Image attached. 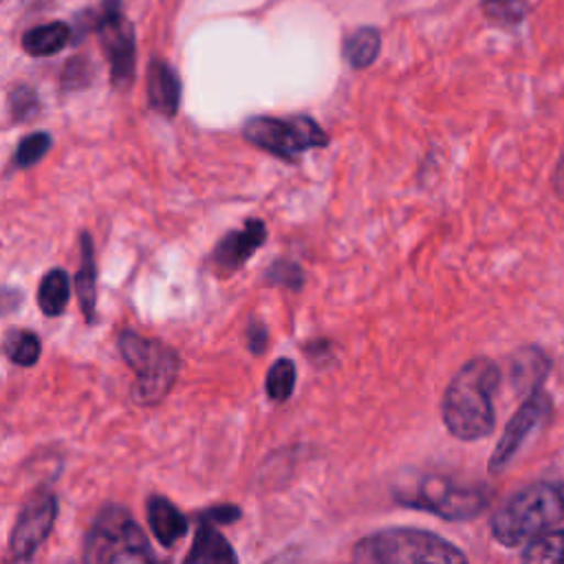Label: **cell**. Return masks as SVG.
Here are the masks:
<instances>
[{
	"label": "cell",
	"instance_id": "29",
	"mask_svg": "<svg viewBox=\"0 0 564 564\" xmlns=\"http://www.w3.org/2000/svg\"><path fill=\"white\" fill-rule=\"evenodd\" d=\"M247 342H250V351H252L254 355H261V353L265 351V346H267V329H265L258 320H254V322L250 324V329H247Z\"/></svg>",
	"mask_w": 564,
	"mask_h": 564
},
{
	"label": "cell",
	"instance_id": "13",
	"mask_svg": "<svg viewBox=\"0 0 564 564\" xmlns=\"http://www.w3.org/2000/svg\"><path fill=\"white\" fill-rule=\"evenodd\" d=\"M146 511H148V524L155 538L162 542V546L170 549L175 542H179L188 533V518L168 498L159 494L151 496Z\"/></svg>",
	"mask_w": 564,
	"mask_h": 564
},
{
	"label": "cell",
	"instance_id": "4",
	"mask_svg": "<svg viewBox=\"0 0 564 564\" xmlns=\"http://www.w3.org/2000/svg\"><path fill=\"white\" fill-rule=\"evenodd\" d=\"M120 351L126 364L135 371L133 399L137 406L159 403L177 381L179 355L159 340L144 338L135 331L120 335Z\"/></svg>",
	"mask_w": 564,
	"mask_h": 564
},
{
	"label": "cell",
	"instance_id": "22",
	"mask_svg": "<svg viewBox=\"0 0 564 564\" xmlns=\"http://www.w3.org/2000/svg\"><path fill=\"white\" fill-rule=\"evenodd\" d=\"M296 364L287 357L278 360L267 373V395L276 403H285L294 395Z\"/></svg>",
	"mask_w": 564,
	"mask_h": 564
},
{
	"label": "cell",
	"instance_id": "19",
	"mask_svg": "<svg viewBox=\"0 0 564 564\" xmlns=\"http://www.w3.org/2000/svg\"><path fill=\"white\" fill-rule=\"evenodd\" d=\"M69 296H71V283H69V274L63 269H52L38 289V305L43 309L45 316L56 318L63 316L67 305H69Z\"/></svg>",
	"mask_w": 564,
	"mask_h": 564
},
{
	"label": "cell",
	"instance_id": "1",
	"mask_svg": "<svg viewBox=\"0 0 564 564\" xmlns=\"http://www.w3.org/2000/svg\"><path fill=\"white\" fill-rule=\"evenodd\" d=\"M500 384L498 366L487 357L467 362L450 381L443 397V421L461 441H476L494 430V392Z\"/></svg>",
	"mask_w": 564,
	"mask_h": 564
},
{
	"label": "cell",
	"instance_id": "31",
	"mask_svg": "<svg viewBox=\"0 0 564 564\" xmlns=\"http://www.w3.org/2000/svg\"><path fill=\"white\" fill-rule=\"evenodd\" d=\"M553 190L555 195L564 201V151L560 155V162H557V168L553 173Z\"/></svg>",
	"mask_w": 564,
	"mask_h": 564
},
{
	"label": "cell",
	"instance_id": "8",
	"mask_svg": "<svg viewBox=\"0 0 564 564\" xmlns=\"http://www.w3.org/2000/svg\"><path fill=\"white\" fill-rule=\"evenodd\" d=\"M401 500L445 520H467L483 511L487 505V494L480 487H461L452 480L428 476L417 485V489H412L408 498L403 496Z\"/></svg>",
	"mask_w": 564,
	"mask_h": 564
},
{
	"label": "cell",
	"instance_id": "21",
	"mask_svg": "<svg viewBox=\"0 0 564 564\" xmlns=\"http://www.w3.org/2000/svg\"><path fill=\"white\" fill-rule=\"evenodd\" d=\"M41 351H43V344H41V338L36 333L19 331V329L8 331L5 353L10 355V360L14 364L30 368L41 360Z\"/></svg>",
	"mask_w": 564,
	"mask_h": 564
},
{
	"label": "cell",
	"instance_id": "14",
	"mask_svg": "<svg viewBox=\"0 0 564 564\" xmlns=\"http://www.w3.org/2000/svg\"><path fill=\"white\" fill-rule=\"evenodd\" d=\"M239 557L225 535L214 529V522L201 520V527L197 531L195 544L190 553L186 555L188 564H203V562H219V564H234Z\"/></svg>",
	"mask_w": 564,
	"mask_h": 564
},
{
	"label": "cell",
	"instance_id": "16",
	"mask_svg": "<svg viewBox=\"0 0 564 564\" xmlns=\"http://www.w3.org/2000/svg\"><path fill=\"white\" fill-rule=\"evenodd\" d=\"M549 373V360L538 349H524L513 355L511 362V381L513 388L522 395L538 390L542 379Z\"/></svg>",
	"mask_w": 564,
	"mask_h": 564
},
{
	"label": "cell",
	"instance_id": "20",
	"mask_svg": "<svg viewBox=\"0 0 564 564\" xmlns=\"http://www.w3.org/2000/svg\"><path fill=\"white\" fill-rule=\"evenodd\" d=\"M522 560L533 564H546V562L564 564V531L549 529L535 535L533 540H529L522 551Z\"/></svg>",
	"mask_w": 564,
	"mask_h": 564
},
{
	"label": "cell",
	"instance_id": "17",
	"mask_svg": "<svg viewBox=\"0 0 564 564\" xmlns=\"http://www.w3.org/2000/svg\"><path fill=\"white\" fill-rule=\"evenodd\" d=\"M71 34H74V30L65 23L41 25V27L30 30L23 36V47L34 58H47V56H54V54L63 52L69 45Z\"/></svg>",
	"mask_w": 564,
	"mask_h": 564
},
{
	"label": "cell",
	"instance_id": "2",
	"mask_svg": "<svg viewBox=\"0 0 564 564\" xmlns=\"http://www.w3.org/2000/svg\"><path fill=\"white\" fill-rule=\"evenodd\" d=\"M564 518V485L533 483L513 494L491 518V533L505 546H522Z\"/></svg>",
	"mask_w": 564,
	"mask_h": 564
},
{
	"label": "cell",
	"instance_id": "9",
	"mask_svg": "<svg viewBox=\"0 0 564 564\" xmlns=\"http://www.w3.org/2000/svg\"><path fill=\"white\" fill-rule=\"evenodd\" d=\"M58 518V498L54 494L34 496L21 511L16 527L10 538V555L12 562L30 560L38 546L49 538Z\"/></svg>",
	"mask_w": 564,
	"mask_h": 564
},
{
	"label": "cell",
	"instance_id": "5",
	"mask_svg": "<svg viewBox=\"0 0 564 564\" xmlns=\"http://www.w3.org/2000/svg\"><path fill=\"white\" fill-rule=\"evenodd\" d=\"M85 560L98 564H115V562H155L157 555L151 549L148 538L140 529V524L131 518V513L120 505H109L96 518L87 544Z\"/></svg>",
	"mask_w": 564,
	"mask_h": 564
},
{
	"label": "cell",
	"instance_id": "10",
	"mask_svg": "<svg viewBox=\"0 0 564 564\" xmlns=\"http://www.w3.org/2000/svg\"><path fill=\"white\" fill-rule=\"evenodd\" d=\"M551 397L542 390H533L524 403L520 406V410L511 417V421L507 423L502 439L498 441L491 458H489V472L498 474L502 472L511 458L516 456V452L520 450V445L527 441V436L538 430L542 423L549 421L551 417Z\"/></svg>",
	"mask_w": 564,
	"mask_h": 564
},
{
	"label": "cell",
	"instance_id": "26",
	"mask_svg": "<svg viewBox=\"0 0 564 564\" xmlns=\"http://www.w3.org/2000/svg\"><path fill=\"white\" fill-rule=\"evenodd\" d=\"M267 283L272 285H280L287 289H300L305 283V274L296 263H276L269 267L267 272Z\"/></svg>",
	"mask_w": 564,
	"mask_h": 564
},
{
	"label": "cell",
	"instance_id": "6",
	"mask_svg": "<svg viewBox=\"0 0 564 564\" xmlns=\"http://www.w3.org/2000/svg\"><path fill=\"white\" fill-rule=\"evenodd\" d=\"M243 135L256 148L285 162H298L307 151L329 146V135L305 115L296 118H252Z\"/></svg>",
	"mask_w": 564,
	"mask_h": 564
},
{
	"label": "cell",
	"instance_id": "28",
	"mask_svg": "<svg viewBox=\"0 0 564 564\" xmlns=\"http://www.w3.org/2000/svg\"><path fill=\"white\" fill-rule=\"evenodd\" d=\"M23 305V291L14 287H0V316H10Z\"/></svg>",
	"mask_w": 564,
	"mask_h": 564
},
{
	"label": "cell",
	"instance_id": "30",
	"mask_svg": "<svg viewBox=\"0 0 564 564\" xmlns=\"http://www.w3.org/2000/svg\"><path fill=\"white\" fill-rule=\"evenodd\" d=\"M203 518L210 520V522L228 524V522H234V520L241 518V509H239V507H228V505H225V507H214V509L206 511Z\"/></svg>",
	"mask_w": 564,
	"mask_h": 564
},
{
	"label": "cell",
	"instance_id": "24",
	"mask_svg": "<svg viewBox=\"0 0 564 564\" xmlns=\"http://www.w3.org/2000/svg\"><path fill=\"white\" fill-rule=\"evenodd\" d=\"M52 144H54V142H52V135H49V133H32V135H27V137L21 142L19 151H16V157H14L16 166H19V168H30V166L38 164V162L49 153Z\"/></svg>",
	"mask_w": 564,
	"mask_h": 564
},
{
	"label": "cell",
	"instance_id": "27",
	"mask_svg": "<svg viewBox=\"0 0 564 564\" xmlns=\"http://www.w3.org/2000/svg\"><path fill=\"white\" fill-rule=\"evenodd\" d=\"M91 82V65L87 60H74L67 65V71L63 76V85L67 91L85 89Z\"/></svg>",
	"mask_w": 564,
	"mask_h": 564
},
{
	"label": "cell",
	"instance_id": "23",
	"mask_svg": "<svg viewBox=\"0 0 564 564\" xmlns=\"http://www.w3.org/2000/svg\"><path fill=\"white\" fill-rule=\"evenodd\" d=\"M480 5L489 21L505 27L518 25L527 12L524 0H480Z\"/></svg>",
	"mask_w": 564,
	"mask_h": 564
},
{
	"label": "cell",
	"instance_id": "18",
	"mask_svg": "<svg viewBox=\"0 0 564 564\" xmlns=\"http://www.w3.org/2000/svg\"><path fill=\"white\" fill-rule=\"evenodd\" d=\"M379 47H381L379 32L375 27H362L344 41L342 56L353 69H366L377 60Z\"/></svg>",
	"mask_w": 564,
	"mask_h": 564
},
{
	"label": "cell",
	"instance_id": "25",
	"mask_svg": "<svg viewBox=\"0 0 564 564\" xmlns=\"http://www.w3.org/2000/svg\"><path fill=\"white\" fill-rule=\"evenodd\" d=\"M10 111L16 122H27L38 113V96L30 87H16L10 93Z\"/></svg>",
	"mask_w": 564,
	"mask_h": 564
},
{
	"label": "cell",
	"instance_id": "15",
	"mask_svg": "<svg viewBox=\"0 0 564 564\" xmlns=\"http://www.w3.org/2000/svg\"><path fill=\"white\" fill-rule=\"evenodd\" d=\"M82 265L76 274V294L80 300V309L87 318V322H96L98 316V267H96V252L93 241L85 232L82 239Z\"/></svg>",
	"mask_w": 564,
	"mask_h": 564
},
{
	"label": "cell",
	"instance_id": "7",
	"mask_svg": "<svg viewBox=\"0 0 564 564\" xmlns=\"http://www.w3.org/2000/svg\"><path fill=\"white\" fill-rule=\"evenodd\" d=\"M96 32L111 63V82L118 91H126L135 80V30L122 14L120 0H104Z\"/></svg>",
	"mask_w": 564,
	"mask_h": 564
},
{
	"label": "cell",
	"instance_id": "3",
	"mask_svg": "<svg viewBox=\"0 0 564 564\" xmlns=\"http://www.w3.org/2000/svg\"><path fill=\"white\" fill-rule=\"evenodd\" d=\"M353 560L364 564H456L465 562V553L430 531L386 529L360 540Z\"/></svg>",
	"mask_w": 564,
	"mask_h": 564
},
{
	"label": "cell",
	"instance_id": "12",
	"mask_svg": "<svg viewBox=\"0 0 564 564\" xmlns=\"http://www.w3.org/2000/svg\"><path fill=\"white\" fill-rule=\"evenodd\" d=\"M148 100L159 115L175 118L179 113L181 82L166 60H153L148 67Z\"/></svg>",
	"mask_w": 564,
	"mask_h": 564
},
{
	"label": "cell",
	"instance_id": "11",
	"mask_svg": "<svg viewBox=\"0 0 564 564\" xmlns=\"http://www.w3.org/2000/svg\"><path fill=\"white\" fill-rule=\"evenodd\" d=\"M265 239H267L265 223L258 219H250L243 230L230 232L225 239H221V243L212 254V265L221 274H234L254 256V252L265 243Z\"/></svg>",
	"mask_w": 564,
	"mask_h": 564
}]
</instances>
